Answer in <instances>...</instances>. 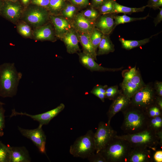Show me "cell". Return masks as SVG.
I'll list each match as a JSON object with an SVG mask.
<instances>
[{
	"label": "cell",
	"mask_w": 162,
	"mask_h": 162,
	"mask_svg": "<svg viewBox=\"0 0 162 162\" xmlns=\"http://www.w3.org/2000/svg\"><path fill=\"white\" fill-rule=\"evenodd\" d=\"M10 147L0 141V162H10Z\"/></svg>",
	"instance_id": "cell-30"
},
{
	"label": "cell",
	"mask_w": 162,
	"mask_h": 162,
	"mask_svg": "<svg viewBox=\"0 0 162 162\" xmlns=\"http://www.w3.org/2000/svg\"><path fill=\"white\" fill-rule=\"evenodd\" d=\"M146 7H147L146 5L140 8L129 7L121 5L115 1L112 13L130 14L134 13L143 11Z\"/></svg>",
	"instance_id": "cell-24"
},
{
	"label": "cell",
	"mask_w": 162,
	"mask_h": 162,
	"mask_svg": "<svg viewBox=\"0 0 162 162\" xmlns=\"http://www.w3.org/2000/svg\"><path fill=\"white\" fill-rule=\"evenodd\" d=\"M81 14L86 18L94 21L99 16V13L93 9L87 10Z\"/></svg>",
	"instance_id": "cell-35"
},
{
	"label": "cell",
	"mask_w": 162,
	"mask_h": 162,
	"mask_svg": "<svg viewBox=\"0 0 162 162\" xmlns=\"http://www.w3.org/2000/svg\"><path fill=\"white\" fill-rule=\"evenodd\" d=\"M21 8L20 6L9 2L3 4L1 14L11 20L17 19L20 16Z\"/></svg>",
	"instance_id": "cell-19"
},
{
	"label": "cell",
	"mask_w": 162,
	"mask_h": 162,
	"mask_svg": "<svg viewBox=\"0 0 162 162\" xmlns=\"http://www.w3.org/2000/svg\"><path fill=\"white\" fill-rule=\"evenodd\" d=\"M115 137L127 140L132 148L145 147L153 151H156L158 146L162 148L157 133L149 128L138 133L120 136L117 135Z\"/></svg>",
	"instance_id": "cell-4"
},
{
	"label": "cell",
	"mask_w": 162,
	"mask_h": 162,
	"mask_svg": "<svg viewBox=\"0 0 162 162\" xmlns=\"http://www.w3.org/2000/svg\"><path fill=\"white\" fill-rule=\"evenodd\" d=\"M5 111L3 105H0V136H2L4 134L3 130L5 127Z\"/></svg>",
	"instance_id": "cell-36"
},
{
	"label": "cell",
	"mask_w": 162,
	"mask_h": 162,
	"mask_svg": "<svg viewBox=\"0 0 162 162\" xmlns=\"http://www.w3.org/2000/svg\"><path fill=\"white\" fill-rule=\"evenodd\" d=\"M151 37L140 40H126L120 38L119 40L122 44L123 48L127 50H130L142 46L148 43Z\"/></svg>",
	"instance_id": "cell-25"
},
{
	"label": "cell",
	"mask_w": 162,
	"mask_h": 162,
	"mask_svg": "<svg viewBox=\"0 0 162 162\" xmlns=\"http://www.w3.org/2000/svg\"><path fill=\"white\" fill-rule=\"evenodd\" d=\"M122 92L125 96L130 98L142 87L124 79L121 84Z\"/></svg>",
	"instance_id": "cell-22"
},
{
	"label": "cell",
	"mask_w": 162,
	"mask_h": 162,
	"mask_svg": "<svg viewBox=\"0 0 162 162\" xmlns=\"http://www.w3.org/2000/svg\"><path fill=\"white\" fill-rule=\"evenodd\" d=\"M65 105L61 103L56 107L46 112L37 115H32L26 112H18L14 109L12 110L10 118L17 115L26 116H28L34 121H38L39 125L42 126L48 124L50 121L57 116L64 108Z\"/></svg>",
	"instance_id": "cell-9"
},
{
	"label": "cell",
	"mask_w": 162,
	"mask_h": 162,
	"mask_svg": "<svg viewBox=\"0 0 162 162\" xmlns=\"http://www.w3.org/2000/svg\"><path fill=\"white\" fill-rule=\"evenodd\" d=\"M107 86L98 85L95 86L91 92V93L99 98L103 102L105 98V93Z\"/></svg>",
	"instance_id": "cell-31"
},
{
	"label": "cell",
	"mask_w": 162,
	"mask_h": 162,
	"mask_svg": "<svg viewBox=\"0 0 162 162\" xmlns=\"http://www.w3.org/2000/svg\"><path fill=\"white\" fill-rule=\"evenodd\" d=\"M104 34L94 28L90 34L91 41L94 49L97 51L98 46Z\"/></svg>",
	"instance_id": "cell-28"
},
{
	"label": "cell",
	"mask_w": 162,
	"mask_h": 162,
	"mask_svg": "<svg viewBox=\"0 0 162 162\" xmlns=\"http://www.w3.org/2000/svg\"><path fill=\"white\" fill-rule=\"evenodd\" d=\"M63 2L64 0H50L49 6L52 10L57 11L62 7Z\"/></svg>",
	"instance_id": "cell-40"
},
{
	"label": "cell",
	"mask_w": 162,
	"mask_h": 162,
	"mask_svg": "<svg viewBox=\"0 0 162 162\" xmlns=\"http://www.w3.org/2000/svg\"><path fill=\"white\" fill-rule=\"evenodd\" d=\"M153 161L156 162H162V150H158L155 152L153 155Z\"/></svg>",
	"instance_id": "cell-42"
},
{
	"label": "cell",
	"mask_w": 162,
	"mask_h": 162,
	"mask_svg": "<svg viewBox=\"0 0 162 162\" xmlns=\"http://www.w3.org/2000/svg\"><path fill=\"white\" fill-rule=\"evenodd\" d=\"M145 110L149 118L162 116V110L155 104L149 106Z\"/></svg>",
	"instance_id": "cell-34"
},
{
	"label": "cell",
	"mask_w": 162,
	"mask_h": 162,
	"mask_svg": "<svg viewBox=\"0 0 162 162\" xmlns=\"http://www.w3.org/2000/svg\"><path fill=\"white\" fill-rule=\"evenodd\" d=\"M152 150L145 147L132 148L126 162H153Z\"/></svg>",
	"instance_id": "cell-10"
},
{
	"label": "cell",
	"mask_w": 162,
	"mask_h": 162,
	"mask_svg": "<svg viewBox=\"0 0 162 162\" xmlns=\"http://www.w3.org/2000/svg\"><path fill=\"white\" fill-rule=\"evenodd\" d=\"M74 23L76 28L80 32L90 34L95 28L94 21L86 18L81 14L77 15Z\"/></svg>",
	"instance_id": "cell-18"
},
{
	"label": "cell",
	"mask_w": 162,
	"mask_h": 162,
	"mask_svg": "<svg viewBox=\"0 0 162 162\" xmlns=\"http://www.w3.org/2000/svg\"><path fill=\"white\" fill-rule=\"evenodd\" d=\"M107 0H93L94 4L96 6H100L102 4Z\"/></svg>",
	"instance_id": "cell-49"
},
{
	"label": "cell",
	"mask_w": 162,
	"mask_h": 162,
	"mask_svg": "<svg viewBox=\"0 0 162 162\" xmlns=\"http://www.w3.org/2000/svg\"><path fill=\"white\" fill-rule=\"evenodd\" d=\"M76 8L71 5H67L64 9L62 14L64 16L68 18H72L76 11Z\"/></svg>",
	"instance_id": "cell-38"
},
{
	"label": "cell",
	"mask_w": 162,
	"mask_h": 162,
	"mask_svg": "<svg viewBox=\"0 0 162 162\" xmlns=\"http://www.w3.org/2000/svg\"><path fill=\"white\" fill-rule=\"evenodd\" d=\"M154 89L157 96L162 97V82L156 81L154 85Z\"/></svg>",
	"instance_id": "cell-41"
},
{
	"label": "cell",
	"mask_w": 162,
	"mask_h": 162,
	"mask_svg": "<svg viewBox=\"0 0 162 162\" xmlns=\"http://www.w3.org/2000/svg\"><path fill=\"white\" fill-rule=\"evenodd\" d=\"M79 61L84 67L92 71L115 72L121 70L122 67L118 68H110L103 67L96 63L95 60L89 55L83 52L79 54Z\"/></svg>",
	"instance_id": "cell-12"
},
{
	"label": "cell",
	"mask_w": 162,
	"mask_h": 162,
	"mask_svg": "<svg viewBox=\"0 0 162 162\" xmlns=\"http://www.w3.org/2000/svg\"><path fill=\"white\" fill-rule=\"evenodd\" d=\"M149 128L156 132L162 130V116L149 118L148 127Z\"/></svg>",
	"instance_id": "cell-29"
},
{
	"label": "cell",
	"mask_w": 162,
	"mask_h": 162,
	"mask_svg": "<svg viewBox=\"0 0 162 162\" xmlns=\"http://www.w3.org/2000/svg\"><path fill=\"white\" fill-rule=\"evenodd\" d=\"M159 12L156 17L154 19V22L155 26H156L158 24L160 23L162 21V8H159Z\"/></svg>",
	"instance_id": "cell-44"
},
{
	"label": "cell",
	"mask_w": 162,
	"mask_h": 162,
	"mask_svg": "<svg viewBox=\"0 0 162 162\" xmlns=\"http://www.w3.org/2000/svg\"><path fill=\"white\" fill-rule=\"evenodd\" d=\"M97 55L107 54L115 51L114 45L108 35L104 34L98 47Z\"/></svg>",
	"instance_id": "cell-21"
},
{
	"label": "cell",
	"mask_w": 162,
	"mask_h": 162,
	"mask_svg": "<svg viewBox=\"0 0 162 162\" xmlns=\"http://www.w3.org/2000/svg\"><path fill=\"white\" fill-rule=\"evenodd\" d=\"M116 14H102L94 22L95 28L104 35H109L115 28L114 16Z\"/></svg>",
	"instance_id": "cell-13"
},
{
	"label": "cell",
	"mask_w": 162,
	"mask_h": 162,
	"mask_svg": "<svg viewBox=\"0 0 162 162\" xmlns=\"http://www.w3.org/2000/svg\"><path fill=\"white\" fill-rule=\"evenodd\" d=\"M12 0V1H16L17 0Z\"/></svg>",
	"instance_id": "cell-54"
},
{
	"label": "cell",
	"mask_w": 162,
	"mask_h": 162,
	"mask_svg": "<svg viewBox=\"0 0 162 162\" xmlns=\"http://www.w3.org/2000/svg\"><path fill=\"white\" fill-rule=\"evenodd\" d=\"M3 4L2 2V0H0V14H1V11L2 7L3 6Z\"/></svg>",
	"instance_id": "cell-51"
},
{
	"label": "cell",
	"mask_w": 162,
	"mask_h": 162,
	"mask_svg": "<svg viewBox=\"0 0 162 162\" xmlns=\"http://www.w3.org/2000/svg\"><path fill=\"white\" fill-rule=\"evenodd\" d=\"M94 133L92 130L78 137L70 148L69 152L74 157L87 158L95 152Z\"/></svg>",
	"instance_id": "cell-5"
},
{
	"label": "cell",
	"mask_w": 162,
	"mask_h": 162,
	"mask_svg": "<svg viewBox=\"0 0 162 162\" xmlns=\"http://www.w3.org/2000/svg\"><path fill=\"white\" fill-rule=\"evenodd\" d=\"M129 80L131 82L142 87L145 85L140 73L135 67L130 69L124 74V78Z\"/></svg>",
	"instance_id": "cell-23"
},
{
	"label": "cell",
	"mask_w": 162,
	"mask_h": 162,
	"mask_svg": "<svg viewBox=\"0 0 162 162\" xmlns=\"http://www.w3.org/2000/svg\"><path fill=\"white\" fill-rule=\"evenodd\" d=\"M159 0H149L147 7L152 8Z\"/></svg>",
	"instance_id": "cell-48"
},
{
	"label": "cell",
	"mask_w": 162,
	"mask_h": 162,
	"mask_svg": "<svg viewBox=\"0 0 162 162\" xmlns=\"http://www.w3.org/2000/svg\"><path fill=\"white\" fill-rule=\"evenodd\" d=\"M157 134L159 140L160 146L162 147V130L157 132Z\"/></svg>",
	"instance_id": "cell-50"
},
{
	"label": "cell",
	"mask_w": 162,
	"mask_h": 162,
	"mask_svg": "<svg viewBox=\"0 0 162 162\" xmlns=\"http://www.w3.org/2000/svg\"><path fill=\"white\" fill-rule=\"evenodd\" d=\"M87 159L90 162H106L100 152H95L90 155Z\"/></svg>",
	"instance_id": "cell-39"
},
{
	"label": "cell",
	"mask_w": 162,
	"mask_h": 162,
	"mask_svg": "<svg viewBox=\"0 0 162 162\" xmlns=\"http://www.w3.org/2000/svg\"><path fill=\"white\" fill-rule=\"evenodd\" d=\"M122 92L118 89L117 86L107 87L106 91L105 98L112 100Z\"/></svg>",
	"instance_id": "cell-33"
},
{
	"label": "cell",
	"mask_w": 162,
	"mask_h": 162,
	"mask_svg": "<svg viewBox=\"0 0 162 162\" xmlns=\"http://www.w3.org/2000/svg\"><path fill=\"white\" fill-rule=\"evenodd\" d=\"M22 73L18 72L14 63L0 65V97L12 98L17 93Z\"/></svg>",
	"instance_id": "cell-2"
},
{
	"label": "cell",
	"mask_w": 162,
	"mask_h": 162,
	"mask_svg": "<svg viewBox=\"0 0 162 162\" xmlns=\"http://www.w3.org/2000/svg\"><path fill=\"white\" fill-rule=\"evenodd\" d=\"M50 0H32L33 4L42 7H46L50 3Z\"/></svg>",
	"instance_id": "cell-43"
},
{
	"label": "cell",
	"mask_w": 162,
	"mask_h": 162,
	"mask_svg": "<svg viewBox=\"0 0 162 162\" xmlns=\"http://www.w3.org/2000/svg\"><path fill=\"white\" fill-rule=\"evenodd\" d=\"M124 119L121 127L125 134H132L148 128L149 118L145 110L129 105L121 111Z\"/></svg>",
	"instance_id": "cell-1"
},
{
	"label": "cell",
	"mask_w": 162,
	"mask_h": 162,
	"mask_svg": "<svg viewBox=\"0 0 162 162\" xmlns=\"http://www.w3.org/2000/svg\"><path fill=\"white\" fill-rule=\"evenodd\" d=\"M155 104L162 110V97L157 96Z\"/></svg>",
	"instance_id": "cell-46"
},
{
	"label": "cell",
	"mask_w": 162,
	"mask_h": 162,
	"mask_svg": "<svg viewBox=\"0 0 162 162\" xmlns=\"http://www.w3.org/2000/svg\"><path fill=\"white\" fill-rule=\"evenodd\" d=\"M157 95L154 88L150 84L145 85L130 99V104L145 110L155 104Z\"/></svg>",
	"instance_id": "cell-6"
},
{
	"label": "cell",
	"mask_w": 162,
	"mask_h": 162,
	"mask_svg": "<svg viewBox=\"0 0 162 162\" xmlns=\"http://www.w3.org/2000/svg\"><path fill=\"white\" fill-rule=\"evenodd\" d=\"M47 18V13L38 8H34L28 10L25 16L26 20L29 23L36 26L43 24Z\"/></svg>",
	"instance_id": "cell-16"
},
{
	"label": "cell",
	"mask_w": 162,
	"mask_h": 162,
	"mask_svg": "<svg viewBox=\"0 0 162 162\" xmlns=\"http://www.w3.org/2000/svg\"><path fill=\"white\" fill-rule=\"evenodd\" d=\"M77 36L82 46L83 52L89 55L95 60H96L97 52L94 49L91 41L90 34L79 31Z\"/></svg>",
	"instance_id": "cell-17"
},
{
	"label": "cell",
	"mask_w": 162,
	"mask_h": 162,
	"mask_svg": "<svg viewBox=\"0 0 162 162\" xmlns=\"http://www.w3.org/2000/svg\"><path fill=\"white\" fill-rule=\"evenodd\" d=\"M5 104L4 103H3V102H1V101H0V105H4Z\"/></svg>",
	"instance_id": "cell-53"
},
{
	"label": "cell",
	"mask_w": 162,
	"mask_h": 162,
	"mask_svg": "<svg viewBox=\"0 0 162 162\" xmlns=\"http://www.w3.org/2000/svg\"><path fill=\"white\" fill-rule=\"evenodd\" d=\"M18 30L20 33L25 37L29 36L31 34V29L27 24L22 23L18 27Z\"/></svg>",
	"instance_id": "cell-37"
},
{
	"label": "cell",
	"mask_w": 162,
	"mask_h": 162,
	"mask_svg": "<svg viewBox=\"0 0 162 162\" xmlns=\"http://www.w3.org/2000/svg\"><path fill=\"white\" fill-rule=\"evenodd\" d=\"M115 1L114 0H107L102 4L99 8L100 14H112Z\"/></svg>",
	"instance_id": "cell-32"
},
{
	"label": "cell",
	"mask_w": 162,
	"mask_h": 162,
	"mask_svg": "<svg viewBox=\"0 0 162 162\" xmlns=\"http://www.w3.org/2000/svg\"><path fill=\"white\" fill-rule=\"evenodd\" d=\"M132 148L127 140L115 136L100 152L106 162H126Z\"/></svg>",
	"instance_id": "cell-3"
},
{
	"label": "cell",
	"mask_w": 162,
	"mask_h": 162,
	"mask_svg": "<svg viewBox=\"0 0 162 162\" xmlns=\"http://www.w3.org/2000/svg\"><path fill=\"white\" fill-rule=\"evenodd\" d=\"M29 0H22L23 3L25 4H27Z\"/></svg>",
	"instance_id": "cell-52"
},
{
	"label": "cell",
	"mask_w": 162,
	"mask_h": 162,
	"mask_svg": "<svg viewBox=\"0 0 162 162\" xmlns=\"http://www.w3.org/2000/svg\"><path fill=\"white\" fill-rule=\"evenodd\" d=\"M57 35L61 38L70 29V25L66 20L58 17H51Z\"/></svg>",
	"instance_id": "cell-20"
},
{
	"label": "cell",
	"mask_w": 162,
	"mask_h": 162,
	"mask_svg": "<svg viewBox=\"0 0 162 162\" xmlns=\"http://www.w3.org/2000/svg\"><path fill=\"white\" fill-rule=\"evenodd\" d=\"M18 129L22 136L33 142L41 153L46 154V136L42 126L39 125L37 128L34 129H24L18 126Z\"/></svg>",
	"instance_id": "cell-8"
},
{
	"label": "cell",
	"mask_w": 162,
	"mask_h": 162,
	"mask_svg": "<svg viewBox=\"0 0 162 162\" xmlns=\"http://www.w3.org/2000/svg\"><path fill=\"white\" fill-rule=\"evenodd\" d=\"M53 32L50 26L41 27L35 32L36 38L39 40H50L53 38Z\"/></svg>",
	"instance_id": "cell-26"
},
{
	"label": "cell",
	"mask_w": 162,
	"mask_h": 162,
	"mask_svg": "<svg viewBox=\"0 0 162 162\" xmlns=\"http://www.w3.org/2000/svg\"><path fill=\"white\" fill-rule=\"evenodd\" d=\"M107 112V123L110 124L112 118L117 113L122 111L130 104V98L125 96L122 92L113 100Z\"/></svg>",
	"instance_id": "cell-11"
},
{
	"label": "cell",
	"mask_w": 162,
	"mask_h": 162,
	"mask_svg": "<svg viewBox=\"0 0 162 162\" xmlns=\"http://www.w3.org/2000/svg\"><path fill=\"white\" fill-rule=\"evenodd\" d=\"M117 134L110 124L100 122L94 134L95 152H100Z\"/></svg>",
	"instance_id": "cell-7"
},
{
	"label": "cell",
	"mask_w": 162,
	"mask_h": 162,
	"mask_svg": "<svg viewBox=\"0 0 162 162\" xmlns=\"http://www.w3.org/2000/svg\"><path fill=\"white\" fill-rule=\"evenodd\" d=\"M75 4L79 5H85L88 2V0H71Z\"/></svg>",
	"instance_id": "cell-45"
},
{
	"label": "cell",
	"mask_w": 162,
	"mask_h": 162,
	"mask_svg": "<svg viewBox=\"0 0 162 162\" xmlns=\"http://www.w3.org/2000/svg\"><path fill=\"white\" fill-rule=\"evenodd\" d=\"M162 6V0H159L152 7V8L155 10Z\"/></svg>",
	"instance_id": "cell-47"
},
{
	"label": "cell",
	"mask_w": 162,
	"mask_h": 162,
	"mask_svg": "<svg viewBox=\"0 0 162 162\" xmlns=\"http://www.w3.org/2000/svg\"><path fill=\"white\" fill-rule=\"evenodd\" d=\"M28 152L24 146L10 147V162H30Z\"/></svg>",
	"instance_id": "cell-15"
},
{
	"label": "cell",
	"mask_w": 162,
	"mask_h": 162,
	"mask_svg": "<svg viewBox=\"0 0 162 162\" xmlns=\"http://www.w3.org/2000/svg\"><path fill=\"white\" fill-rule=\"evenodd\" d=\"M149 16L148 14L146 16L139 18L132 17L126 15L121 16L115 15L114 16L115 27L120 24L128 23L131 22L146 20Z\"/></svg>",
	"instance_id": "cell-27"
},
{
	"label": "cell",
	"mask_w": 162,
	"mask_h": 162,
	"mask_svg": "<svg viewBox=\"0 0 162 162\" xmlns=\"http://www.w3.org/2000/svg\"><path fill=\"white\" fill-rule=\"evenodd\" d=\"M78 37L76 32L73 29H70L62 38L68 53L74 54L80 51Z\"/></svg>",
	"instance_id": "cell-14"
}]
</instances>
